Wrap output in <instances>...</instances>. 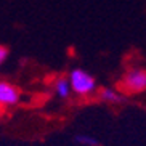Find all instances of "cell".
Here are the masks:
<instances>
[{
  "label": "cell",
  "instance_id": "cell-6",
  "mask_svg": "<svg viewBox=\"0 0 146 146\" xmlns=\"http://www.w3.org/2000/svg\"><path fill=\"white\" fill-rule=\"evenodd\" d=\"M76 143L80 146H100V141L92 135H76Z\"/></svg>",
  "mask_w": 146,
  "mask_h": 146
},
{
  "label": "cell",
  "instance_id": "cell-4",
  "mask_svg": "<svg viewBox=\"0 0 146 146\" xmlns=\"http://www.w3.org/2000/svg\"><path fill=\"white\" fill-rule=\"evenodd\" d=\"M52 90L58 98L66 100L72 93V87H71V82H69L68 77H56L52 82Z\"/></svg>",
  "mask_w": 146,
  "mask_h": 146
},
{
  "label": "cell",
  "instance_id": "cell-1",
  "mask_svg": "<svg viewBox=\"0 0 146 146\" xmlns=\"http://www.w3.org/2000/svg\"><path fill=\"white\" fill-rule=\"evenodd\" d=\"M71 87H72V93L80 95V96H90L96 90V79L90 72H87L85 69L76 68L72 69L68 76Z\"/></svg>",
  "mask_w": 146,
  "mask_h": 146
},
{
  "label": "cell",
  "instance_id": "cell-3",
  "mask_svg": "<svg viewBox=\"0 0 146 146\" xmlns=\"http://www.w3.org/2000/svg\"><path fill=\"white\" fill-rule=\"evenodd\" d=\"M21 93L13 84L0 80V108H11L19 103Z\"/></svg>",
  "mask_w": 146,
  "mask_h": 146
},
{
  "label": "cell",
  "instance_id": "cell-7",
  "mask_svg": "<svg viewBox=\"0 0 146 146\" xmlns=\"http://www.w3.org/2000/svg\"><path fill=\"white\" fill-rule=\"evenodd\" d=\"M8 58V50L3 47V45H0V66L5 63V60Z\"/></svg>",
  "mask_w": 146,
  "mask_h": 146
},
{
  "label": "cell",
  "instance_id": "cell-2",
  "mask_svg": "<svg viewBox=\"0 0 146 146\" xmlns=\"http://www.w3.org/2000/svg\"><path fill=\"white\" fill-rule=\"evenodd\" d=\"M122 90L127 93H140L146 90V71L145 69H130L120 80Z\"/></svg>",
  "mask_w": 146,
  "mask_h": 146
},
{
  "label": "cell",
  "instance_id": "cell-5",
  "mask_svg": "<svg viewBox=\"0 0 146 146\" xmlns=\"http://www.w3.org/2000/svg\"><path fill=\"white\" fill-rule=\"evenodd\" d=\"M98 98L101 100V101H104V103H111V104H116V103H120L122 100H124V96H122V93L117 90H114V88H101V90L98 92Z\"/></svg>",
  "mask_w": 146,
  "mask_h": 146
}]
</instances>
